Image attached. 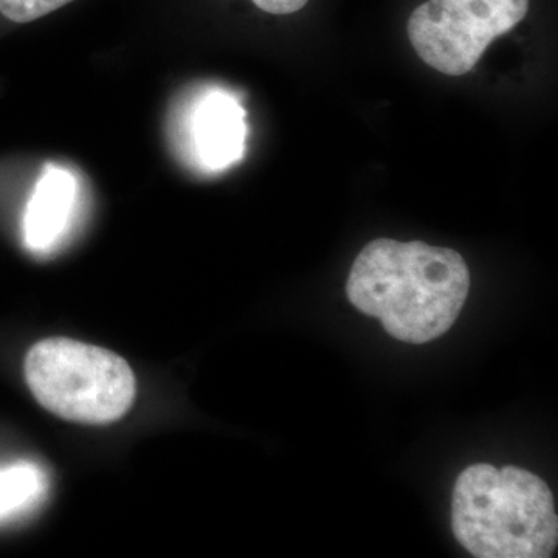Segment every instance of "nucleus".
Masks as SVG:
<instances>
[{
	"mask_svg": "<svg viewBox=\"0 0 558 558\" xmlns=\"http://www.w3.org/2000/svg\"><path fill=\"white\" fill-rule=\"evenodd\" d=\"M469 289L468 264L454 250L387 238L359 253L347 282L355 310L413 344L444 336L461 314Z\"/></svg>",
	"mask_w": 558,
	"mask_h": 558,
	"instance_id": "f257e3e1",
	"label": "nucleus"
},
{
	"mask_svg": "<svg viewBox=\"0 0 558 558\" xmlns=\"http://www.w3.org/2000/svg\"><path fill=\"white\" fill-rule=\"evenodd\" d=\"M454 537L478 558H548L557 549L553 492L527 470L475 464L451 498Z\"/></svg>",
	"mask_w": 558,
	"mask_h": 558,
	"instance_id": "f03ea898",
	"label": "nucleus"
},
{
	"mask_svg": "<svg viewBox=\"0 0 558 558\" xmlns=\"http://www.w3.org/2000/svg\"><path fill=\"white\" fill-rule=\"evenodd\" d=\"M25 379L44 409L76 424H112L131 410L137 396V380L126 360L61 337L39 341L28 351Z\"/></svg>",
	"mask_w": 558,
	"mask_h": 558,
	"instance_id": "7ed1b4c3",
	"label": "nucleus"
},
{
	"mask_svg": "<svg viewBox=\"0 0 558 558\" xmlns=\"http://www.w3.org/2000/svg\"><path fill=\"white\" fill-rule=\"evenodd\" d=\"M529 0H427L411 13V46L429 68L461 76L475 68L492 40L524 20Z\"/></svg>",
	"mask_w": 558,
	"mask_h": 558,
	"instance_id": "20e7f679",
	"label": "nucleus"
},
{
	"mask_svg": "<svg viewBox=\"0 0 558 558\" xmlns=\"http://www.w3.org/2000/svg\"><path fill=\"white\" fill-rule=\"evenodd\" d=\"M180 113V150L202 172L216 174L244 157L245 110L233 92L205 87Z\"/></svg>",
	"mask_w": 558,
	"mask_h": 558,
	"instance_id": "39448f33",
	"label": "nucleus"
},
{
	"mask_svg": "<svg viewBox=\"0 0 558 558\" xmlns=\"http://www.w3.org/2000/svg\"><path fill=\"white\" fill-rule=\"evenodd\" d=\"M76 182L58 167H47L33 191L24 219L25 242L33 252H46L60 240L75 205Z\"/></svg>",
	"mask_w": 558,
	"mask_h": 558,
	"instance_id": "423d86ee",
	"label": "nucleus"
},
{
	"mask_svg": "<svg viewBox=\"0 0 558 558\" xmlns=\"http://www.w3.org/2000/svg\"><path fill=\"white\" fill-rule=\"evenodd\" d=\"M44 490V475L28 462L0 469V520L27 508Z\"/></svg>",
	"mask_w": 558,
	"mask_h": 558,
	"instance_id": "0eeeda50",
	"label": "nucleus"
},
{
	"mask_svg": "<svg viewBox=\"0 0 558 558\" xmlns=\"http://www.w3.org/2000/svg\"><path fill=\"white\" fill-rule=\"evenodd\" d=\"M73 0H0V13L16 24H27L62 9Z\"/></svg>",
	"mask_w": 558,
	"mask_h": 558,
	"instance_id": "6e6552de",
	"label": "nucleus"
},
{
	"mask_svg": "<svg viewBox=\"0 0 558 558\" xmlns=\"http://www.w3.org/2000/svg\"><path fill=\"white\" fill-rule=\"evenodd\" d=\"M252 2L266 13L284 16V14L296 13L304 9L310 0H252Z\"/></svg>",
	"mask_w": 558,
	"mask_h": 558,
	"instance_id": "1a4fd4ad",
	"label": "nucleus"
}]
</instances>
